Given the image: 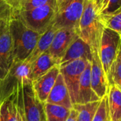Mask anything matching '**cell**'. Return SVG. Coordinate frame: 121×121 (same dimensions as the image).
Here are the masks:
<instances>
[{"label": "cell", "instance_id": "1", "mask_svg": "<svg viewBox=\"0 0 121 121\" xmlns=\"http://www.w3.org/2000/svg\"><path fill=\"white\" fill-rule=\"evenodd\" d=\"M9 28L13 45V62L24 61L32 53L42 34L30 29L17 18L11 19Z\"/></svg>", "mask_w": 121, "mask_h": 121}, {"label": "cell", "instance_id": "2", "mask_svg": "<svg viewBox=\"0 0 121 121\" xmlns=\"http://www.w3.org/2000/svg\"><path fill=\"white\" fill-rule=\"evenodd\" d=\"M104 28L95 0H85L79 24V38L91 48L100 43Z\"/></svg>", "mask_w": 121, "mask_h": 121}, {"label": "cell", "instance_id": "3", "mask_svg": "<svg viewBox=\"0 0 121 121\" xmlns=\"http://www.w3.org/2000/svg\"><path fill=\"white\" fill-rule=\"evenodd\" d=\"M56 15V6L47 4L31 10L22 11L13 18L20 20L30 29L43 34L52 25Z\"/></svg>", "mask_w": 121, "mask_h": 121}, {"label": "cell", "instance_id": "4", "mask_svg": "<svg viewBox=\"0 0 121 121\" xmlns=\"http://www.w3.org/2000/svg\"><path fill=\"white\" fill-rule=\"evenodd\" d=\"M121 45V35L109 28L104 27L100 39L99 52L103 68L107 77L117 57Z\"/></svg>", "mask_w": 121, "mask_h": 121}, {"label": "cell", "instance_id": "5", "mask_svg": "<svg viewBox=\"0 0 121 121\" xmlns=\"http://www.w3.org/2000/svg\"><path fill=\"white\" fill-rule=\"evenodd\" d=\"M1 121H25L23 106V86L16 85L1 99Z\"/></svg>", "mask_w": 121, "mask_h": 121}, {"label": "cell", "instance_id": "6", "mask_svg": "<svg viewBox=\"0 0 121 121\" xmlns=\"http://www.w3.org/2000/svg\"><path fill=\"white\" fill-rule=\"evenodd\" d=\"M10 21H3L0 28V82L9 74L14 61Z\"/></svg>", "mask_w": 121, "mask_h": 121}, {"label": "cell", "instance_id": "7", "mask_svg": "<svg viewBox=\"0 0 121 121\" xmlns=\"http://www.w3.org/2000/svg\"><path fill=\"white\" fill-rule=\"evenodd\" d=\"M89 62L86 60L80 59L60 67V72L63 76L73 105L77 103L80 78Z\"/></svg>", "mask_w": 121, "mask_h": 121}, {"label": "cell", "instance_id": "8", "mask_svg": "<svg viewBox=\"0 0 121 121\" xmlns=\"http://www.w3.org/2000/svg\"><path fill=\"white\" fill-rule=\"evenodd\" d=\"M84 1L72 0L62 11L57 13L52 23L53 26L57 29H75L79 33V24L84 9Z\"/></svg>", "mask_w": 121, "mask_h": 121}, {"label": "cell", "instance_id": "9", "mask_svg": "<svg viewBox=\"0 0 121 121\" xmlns=\"http://www.w3.org/2000/svg\"><path fill=\"white\" fill-rule=\"evenodd\" d=\"M23 106L25 121H46L45 103L36 96L32 82L23 86Z\"/></svg>", "mask_w": 121, "mask_h": 121}, {"label": "cell", "instance_id": "10", "mask_svg": "<svg viewBox=\"0 0 121 121\" xmlns=\"http://www.w3.org/2000/svg\"><path fill=\"white\" fill-rule=\"evenodd\" d=\"M99 43L91 47L92 59L91 61V85L94 92L101 99L108 94V82L107 76L103 68L99 52Z\"/></svg>", "mask_w": 121, "mask_h": 121}, {"label": "cell", "instance_id": "11", "mask_svg": "<svg viewBox=\"0 0 121 121\" xmlns=\"http://www.w3.org/2000/svg\"><path fill=\"white\" fill-rule=\"evenodd\" d=\"M77 37H79V33L75 29L60 28L48 51L60 62L68 48Z\"/></svg>", "mask_w": 121, "mask_h": 121}, {"label": "cell", "instance_id": "12", "mask_svg": "<svg viewBox=\"0 0 121 121\" xmlns=\"http://www.w3.org/2000/svg\"><path fill=\"white\" fill-rule=\"evenodd\" d=\"M60 65H56L46 74L32 82L34 92L41 102L45 103L60 72Z\"/></svg>", "mask_w": 121, "mask_h": 121}, {"label": "cell", "instance_id": "13", "mask_svg": "<svg viewBox=\"0 0 121 121\" xmlns=\"http://www.w3.org/2000/svg\"><path fill=\"white\" fill-rule=\"evenodd\" d=\"M80 59L91 62L92 52L90 45L79 36L72 42L65 52L60 62V67H62L72 61Z\"/></svg>", "mask_w": 121, "mask_h": 121}, {"label": "cell", "instance_id": "14", "mask_svg": "<svg viewBox=\"0 0 121 121\" xmlns=\"http://www.w3.org/2000/svg\"><path fill=\"white\" fill-rule=\"evenodd\" d=\"M45 103L61 106L69 109L73 108V104L68 89L65 82L63 76L60 72Z\"/></svg>", "mask_w": 121, "mask_h": 121}, {"label": "cell", "instance_id": "15", "mask_svg": "<svg viewBox=\"0 0 121 121\" xmlns=\"http://www.w3.org/2000/svg\"><path fill=\"white\" fill-rule=\"evenodd\" d=\"M100 100L101 99L98 97L92 88L91 77V62H89L84 69L80 78L78 100L77 104H84Z\"/></svg>", "mask_w": 121, "mask_h": 121}, {"label": "cell", "instance_id": "16", "mask_svg": "<svg viewBox=\"0 0 121 121\" xmlns=\"http://www.w3.org/2000/svg\"><path fill=\"white\" fill-rule=\"evenodd\" d=\"M58 65L60 62L57 60L53 57L48 51L45 52L32 63V81L44 75Z\"/></svg>", "mask_w": 121, "mask_h": 121}, {"label": "cell", "instance_id": "17", "mask_svg": "<svg viewBox=\"0 0 121 121\" xmlns=\"http://www.w3.org/2000/svg\"><path fill=\"white\" fill-rule=\"evenodd\" d=\"M57 30L58 29L53 26V25H51V26H50L49 28L41 35L32 53L26 60L32 64L40 55L48 51L52 43Z\"/></svg>", "mask_w": 121, "mask_h": 121}, {"label": "cell", "instance_id": "18", "mask_svg": "<svg viewBox=\"0 0 121 121\" xmlns=\"http://www.w3.org/2000/svg\"><path fill=\"white\" fill-rule=\"evenodd\" d=\"M107 95L111 121H121V89L110 84Z\"/></svg>", "mask_w": 121, "mask_h": 121}, {"label": "cell", "instance_id": "19", "mask_svg": "<svg viewBox=\"0 0 121 121\" xmlns=\"http://www.w3.org/2000/svg\"><path fill=\"white\" fill-rule=\"evenodd\" d=\"M100 101L84 104H76L73 108L77 112V121H92L98 110Z\"/></svg>", "mask_w": 121, "mask_h": 121}, {"label": "cell", "instance_id": "20", "mask_svg": "<svg viewBox=\"0 0 121 121\" xmlns=\"http://www.w3.org/2000/svg\"><path fill=\"white\" fill-rule=\"evenodd\" d=\"M71 110L61 106L45 103L46 121H66Z\"/></svg>", "mask_w": 121, "mask_h": 121}, {"label": "cell", "instance_id": "21", "mask_svg": "<svg viewBox=\"0 0 121 121\" xmlns=\"http://www.w3.org/2000/svg\"><path fill=\"white\" fill-rule=\"evenodd\" d=\"M107 78L108 85H116L121 89V45L117 57L111 67Z\"/></svg>", "mask_w": 121, "mask_h": 121}, {"label": "cell", "instance_id": "22", "mask_svg": "<svg viewBox=\"0 0 121 121\" xmlns=\"http://www.w3.org/2000/svg\"><path fill=\"white\" fill-rule=\"evenodd\" d=\"M95 1L99 16L113 13L121 8V0H95Z\"/></svg>", "mask_w": 121, "mask_h": 121}, {"label": "cell", "instance_id": "23", "mask_svg": "<svg viewBox=\"0 0 121 121\" xmlns=\"http://www.w3.org/2000/svg\"><path fill=\"white\" fill-rule=\"evenodd\" d=\"M101 21L104 27L109 28L121 35V11L108 15L100 16Z\"/></svg>", "mask_w": 121, "mask_h": 121}, {"label": "cell", "instance_id": "24", "mask_svg": "<svg viewBox=\"0 0 121 121\" xmlns=\"http://www.w3.org/2000/svg\"><path fill=\"white\" fill-rule=\"evenodd\" d=\"M47 4H52L56 6V0H25L19 6L18 10L13 14L11 18H13L14 16H16L17 14L22 11L31 10L33 9H35Z\"/></svg>", "mask_w": 121, "mask_h": 121}, {"label": "cell", "instance_id": "25", "mask_svg": "<svg viewBox=\"0 0 121 121\" xmlns=\"http://www.w3.org/2000/svg\"><path fill=\"white\" fill-rule=\"evenodd\" d=\"M92 121H111L107 94L101 99L99 106Z\"/></svg>", "mask_w": 121, "mask_h": 121}, {"label": "cell", "instance_id": "26", "mask_svg": "<svg viewBox=\"0 0 121 121\" xmlns=\"http://www.w3.org/2000/svg\"><path fill=\"white\" fill-rule=\"evenodd\" d=\"M0 19L2 21H11V9L4 0H0Z\"/></svg>", "mask_w": 121, "mask_h": 121}, {"label": "cell", "instance_id": "27", "mask_svg": "<svg viewBox=\"0 0 121 121\" xmlns=\"http://www.w3.org/2000/svg\"><path fill=\"white\" fill-rule=\"evenodd\" d=\"M72 0H56L57 13L62 11Z\"/></svg>", "mask_w": 121, "mask_h": 121}, {"label": "cell", "instance_id": "28", "mask_svg": "<svg viewBox=\"0 0 121 121\" xmlns=\"http://www.w3.org/2000/svg\"><path fill=\"white\" fill-rule=\"evenodd\" d=\"M66 121H77V112L76 110L72 108L70 111V114Z\"/></svg>", "mask_w": 121, "mask_h": 121}, {"label": "cell", "instance_id": "29", "mask_svg": "<svg viewBox=\"0 0 121 121\" xmlns=\"http://www.w3.org/2000/svg\"><path fill=\"white\" fill-rule=\"evenodd\" d=\"M2 20L1 19H0V28H1V23H2Z\"/></svg>", "mask_w": 121, "mask_h": 121}, {"label": "cell", "instance_id": "30", "mask_svg": "<svg viewBox=\"0 0 121 121\" xmlns=\"http://www.w3.org/2000/svg\"><path fill=\"white\" fill-rule=\"evenodd\" d=\"M1 97L0 96V105H1ZM0 121H1V118H0Z\"/></svg>", "mask_w": 121, "mask_h": 121}, {"label": "cell", "instance_id": "31", "mask_svg": "<svg viewBox=\"0 0 121 121\" xmlns=\"http://www.w3.org/2000/svg\"><path fill=\"white\" fill-rule=\"evenodd\" d=\"M118 11H121V8L119 9V10H118ZM118 11H116V12H118ZM115 13H116V12H115Z\"/></svg>", "mask_w": 121, "mask_h": 121}]
</instances>
